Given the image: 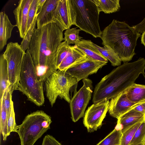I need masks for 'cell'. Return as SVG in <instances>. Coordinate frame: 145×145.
<instances>
[{"instance_id": "74e56055", "label": "cell", "mask_w": 145, "mask_h": 145, "mask_svg": "<svg viewBox=\"0 0 145 145\" xmlns=\"http://www.w3.org/2000/svg\"><path fill=\"white\" fill-rule=\"evenodd\" d=\"M141 144H145V137L144 138V139L143 140V141H142Z\"/></svg>"}, {"instance_id": "5b68a950", "label": "cell", "mask_w": 145, "mask_h": 145, "mask_svg": "<svg viewBox=\"0 0 145 145\" xmlns=\"http://www.w3.org/2000/svg\"><path fill=\"white\" fill-rule=\"evenodd\" d=\"M51 117L42 110H37L27 115L18 126L17 132L21 145H33L50 127Z\"/></svg>"}, {"instance_id": "ac0fdd59", "label": "cell", "mask_w": 145, "mask_h": 145, "mask_svg": "<svg viewBox=\"0 0 145 145\" xmlns=\"http://www.w3.org/2000/svg\"><path fill=\"white\" fill-rule=\"evenodd\" d=\"M16 26L12 25L5 12L0 13V50H2L11 35L12 30Z\"/></svg>"}, {"instance_id": "2e32d148", "label": "cell", "mask_w": 145, "mask_h": 145, "mask_svg": "<svg viewBox=\"0 0 145 145\" xmlns=\"http://www.w3.org/2000/svg\"><path fill=\"white\" fill-rule=\"evenodd\" d=\"M144 120V114L131 109L118 119L115 128L121 130L122 133L137 123Z\"/></svg>"}, {"instance_id": "8d00e7d4", "label": "cell", "mask_w": 145, "mask_h": 145, "mask_svg": "<svg viewBox=\"0 0 145 145\" xmlns=\"http://www.w3.org/2000/svg\"><path fill=\"white\" fill-rule=\"evenodd\" d=\"M141 43L145 47V31L143 32L141 35Z\"/></svg>"}, {"instance_id": "7402d4cb", "label": "cell", "mask_w": 145, "mask_h": 145, "mask_svg": "<svg viewBox=\"0 0 145 145\" xmlns=\"http://www.w3.org/2000/svg\"><path fill=\"white\" fill-rule=\"evenodd\" d=\"M94 45L102 54L109 61L112 65L119 66L121 65V60L113 49L106 46L101 47L95 44Z\"/></svg>"}, {"instance_id": "7c38bea8", "label": "cell", "mask_w": 145, "mask_h": 145, "mask_svg": "<svg viewBox=\"0 0 145 145\" xmlns=\"http://www.w3.org/2000/svg\"><path fill=\"white\" fill-rule=\"evenodd\" d=\"M140 103H136L130 101L123 91L110 99L108 112L111 116L118 119Z\"/></svg>"}, {"instance_id": "b9f144b4", "label": "cell", "mask_w": 145, "mask_h": 145, "mask_svg": "<svg viewBox=\"0 0 145 145\" xmlns=\"http://www.w3.org/2000/svg\"></svg>"}, {"instance_id": "4dcf8cb0", "label": "cell", "mask_w": 145, "mask_h": 145, "mask_svg": "<svg viewBox=\"0 0 145 145\" xmlns=\"http://www.w3.org/2000/svg\"><path fill=\"white\" fill-rule=\"evenodd\" d=\"M18 126L16 124L15 121L14 104L12 99L10 112L7 123V129L8 136L10 135V133L11 132H17Z\"/></svg>"}, {"instance_id": "52a82bcc", "label": "cell", "mask_w": 145, "mask_h": 145, "mask_svg": "<svg viewBox=\"0 0 145 145\" xmlns=\"http://www.w3.org/2000/svg\"><path fill=\"white\" fill-rule=\"evenodd\" d=\"M26 53L17 42H10L3 54L7 61L8 81L12 91L17 90L21 69Z\"/></svg>"}, {"instance_id": "836d02e7", "label": "cell", "mask_w": 145, "mask_h": 145, "mask_svg": "<svg viewBox=\"0 0 145 145\" xmlns=\"http://www.w3.org/2000/svg\"><path fill=\"white\" fill-rule=\"evenodd\" d=\"M131 109L144 114H145V100L133 106Z\"/></svg>"}, {"instance_id": "d590c367", "label": "cell", "mask_w": 145, "mask_h": 145, "mask_svg": "<svg viewBox=\"0 0 145 145\" xmlns=\"http://www.w3.org/2000/svg\"><path fill=\"white\" fill-rule=\"evenodd\" d=\"M46 0H38L37 4L38 14L40 11Z\"/></svg>"}, {"instance_id": "5bb4252c", "label": "cell", "mask_w": 145, "mask_h": 145, "mask_svg": "<svg viewBox=\"0 0 145 145\" xmlns=\"http://www.w3.org/2000/svg\"><path fill=\"white\" fill-rule=\"evenodd\" d=\"M59 0H46L37 18V28L54 23L53 13Z\"/></svg>"}, {"instance_id": "8fae6325", "label": "cell", "mask_w": 145, "mask_h": 145, "mask_svg": "<svg viewBox=\"0 0 145 145\" xmlns=\"http://www.w3.org/2000/svg\"><path fill=\"white\" fill-rule=\"evenodd\" d=\"M107 63L89 58L64 71L76 78L79 82L80 80L87 78L89 75L96 73Z\"/></svg>"}, {"instance_id": "44dd1931", "label": "cell", "mask_w": 145, "mask_h": 145, "mask_svg": "<svg viewBox=\"0 0 145 145\" xmlns=\"http://www.w3.org/2000/svg\"><path fill=\"white\" fill-rule=\"evenodd\" d=\"M9 83L7 63L2 54L0 57V100Z\"/></svg>"}, {"instance_id": "cb8c5ba5", "label": "cell", "mask_w": 145, "mask_h": 145, "mask_svg": "<svg viewBox=\"0 0 145 145\" xmlns=\"http://www.w3.org/2000/svg\"><path fill=\"white\" fill-rule=\"evenodd\" d=\"M122 135L121 131L115 128L112 131L97 145H120Z\"/></svg>"}, {"instance_id": "3957f363", "label": "cell", "mask_w": 145, "mask_h": 145, "mask_svg": "<svg viewBox=\"0 0 145 145\" xmlns=\"http://www.w3.org/2000/svg\"><path fill=\"white\" fill-rule=\"evenodd\" d=\"M141 37L140 33L125 22L114 19L102 31L100 38L103 46L113 49L121 61L125 63L131 61L136 54L137 41Z\"/></svg>"}, {"instance_id": "f1b7e54d", "label": "cell", "mask_w": 145, "mask_h": 145, "mask_svg": "<svg viewBox=\"0 0 145 145\" xmlns=\"http://www.w3.org/2000/svg\"><path fill=\"white\" fill-rule=\"evenodd\" d=\"M37 16L35 18L30 29L25 37L23 39L20 45L25 52L29 48L31 41L36 29L35 27L37 24Z\"/></svg>"}, {"instance_id": "d6986e66", "label": "cell", "mask_w": 145, "mask_h": 145, "mask_svg": "<svg viewBox=\"0 0 145 145\" xmlns=\"http://www.w3.org/2000/svg\"><path fill=\"white\" fill-rule=\"evenodd\" d=\"M124 92L133 102L138 103L145 100V85L134 83Z\"/></svg>"}, {"instance_id": "6da1fadb", "label": "cell", "mask_w": 145, "mask_h": 145, "mask_svg": "<svg viewBox=\"0 0 145 145\" xmlns=\"http://www.w3.org/2000/svg\"><path fill=\"white\" fill-rule=\"evenodd\" d=\"M64 40L63 32L54 23L36 28L29 48L39 79L46 78L57 70L56 52Z\"/></svg>"}, {"instance_id": "e575fe53", "label": "cell", "mask_w": 145, "mask_h": 145, "mask_svg": "<svg viewBox=\"0 0 145 145\" xmlns=\"http://www.w3.org/2000/svg\"><path fill=\"white\" fill-rule=\"evenodd\" d=\"M132 27L135 29L139 33H143L145 31V17L139 24Z\"/></svg>"}, {"instance_id": "ffe728a7", "label": "cell", "mask_w": 145, "mask_h": 145, "mask_svg": "<svg viewBox=\"0 0 145 145\" xmlns=\"http://www.w3.org/2000/svg\"><path fill=\"white\" fill-rule=\"evenodd\" d=\"M99 12L110 14L118 11L120 8V0H93Z\"/></svg>"}, {"instance_id": "484cf974", "label": "cell", "mask_w": 145, "mask_h": 145, "mask_svg": "<svg viewBox=\"0 0 145 145\" xmlns=\"http://www.w3.org/2000/svg\"><path fill=\"white\" fill-rule=\"evenodd\" d=\"M75 47V45H68L64 41L59 45L56 52V59L57 68L69 53Z\"/></svg>"}, {"instance_id": "ba28073f", "label": "cell", "mask_w": 145, "mask_h": 145, "mask_svg": "<svg viewBox=\"0 0 145 145\" xmlns=\"http://www.w3.org/2000/svg\"><path fill=\"white\" fill-rule=\"evenodd\" d=\"M82 82L83 86L74 94L70 103L71 118L74 122L84 116L93 92L92 81L87 78L82 80Z\"/></svg>"}, {"instance_id": "ab89813d", "label": "cell", "mask_w": 145, "mask_h": 145, "mask_svg": "<svg viewBox=\"0 0 145 145\" xmlns=\"http://www.w3.org/2000/svg\"><path fill=\"white\" fill-rule=\"evenodd\" d=\"M144 120L145 121V114H144Z\"/></svg>"}, {"instance_id": "9c48e42d", "label": "cell", "mask_w": 145, "mask_h": 145, "mask_svg": "<svg viewBox=\"0 0 145 145\" xmlns=\"http://www.w3.org/2000/svg\"><path fill=\"white\" fill-rule=\"evenodd\" d=\"M109 103V100H103L88 107L83 119L84 124L88 132H93L101 127L108 111Z\"/></svg>"}, {"instance_id": "30bf717a", "label": "cell", "mask_w": 145, "mask_h": 145, "mask_svg": "<svg viewBox=\"0 0 145 145\" xmlns=\"http://www.w3.org/2000/svg\"><path fill=\"white\" fill-rule=\"evenodd\" d=\"M76 14L71 0H59L53 15V20L63 32L75 25Z\"/></svg>"}, {"instance_id": "9a60e30c", "label": "cell", "mask_w": 145, "mask_h": 145, "mask_svg": "<svg viewBox=\"0 0 145 145\" xmlns=\"http://www.w3.org/2000/svg\"><path fill=\"white\" fill-rule=\"evenodd\" d=\"M74 45L76 48L88 57L96 60L107 63L108 60L104 57L90 40L82 39Z\"/></svg>"}, {"instance_id": "8992f818", "label": "cell", "mask_w": 145, "mask_h": 145, "mask_svg": "<svg viewBox=\"0 0 145 145\" xmlns=\"http://www.w3.org/2000/svg\"><path fill=\"white\" fill-rule=\"evenodd\" d=\"M76 14L75 25L96 38L102 33L99 22L100 12L93 0H71Z\"/></svg>"}, {"instance_id": "d6a6232c", "label": "cell", "mask_w": 145, "mask_h": 145, "mask_svg": "<svg viewBox=\"0 0 145 145\" xmlns=\"http://www.w3.org/2000/svg\"><path fill=\"white\" fill-rule=\"evenodd\" d=\"M42 145H62L52 136L47 135L44 138Z\"/></svg>"}, {"instance_id": "83f0119b", "label": "cell", "mask_w": 145, "mask_h": 145, "mask_svg": "<svg viewBox=\"0 0 145 145\" xmlns=\"http://www.w3.org/2000/svg\"><path fill=\"white\" fill-rule=\"evenodd\" d=\"M38 0H32L29 9L27 25L26 34L30 29L35 18L37 16Z\"/></svg>"}, {"instance_id": "d4e9b609", "label": "cell", "mask_w": 145, "mask_h": 145, "mask_svg": "<svg viewBox=\"0 0 145 145\" xmlns=\"http://www.w3.org/2000/svg\"><path fill=\"white\" fill-rule=\"evenodd\" d=\"M144 121L137 123L122 133L120 145H129L136 131Z\"/></svg>"}, {"instance_id": "603a6c76", "label": "cell", "mask_w": 145, "mask_h": 145, "mask_svg": "<svg viewBox=\"0 0 145 145\" xmlns=\"http://www.w3.org/2000/svg\"><path fill=\"white\" fill-rule=\"evenodd\" d=\"M0 132L2 135L3 140L5 141L8 136L7 129L8 116L4 105L2 98L0 100Z\"/></svg>"}, {"instance_id": "e0dca14e", "label": "cell", "mask_w": 145, "mask_h": 145, "mask_svg": "<svg viewBox=\"0 0 145 145\" xmlns=\"http://www.w3.org/2000/svg\"><path fill=\"white\" fill-rule=\"evenodd\" d=\"M89 58L76 48L72 49L57 67V69L65 71L69 68Z\"/></svg>"}, {"instance_id": "f35d334b", "label": "cell", "mask_w": 145, "mask_h": 145, "mask_svg": "<svg viewBox=\"0 0 145 145\" xmlns=\"http://www.w3.org/2000/svg\"><path fill=\"white\" fill-rule=\"evenodd\" d=\"M138 145H145V144H140Z\"/></svg>"}, {"instance_id": "4fadbf2b", "label": "cell", "mask_w": 145, "mask_h": 145, "mask_svg": "<svg viewBox=\"0 0 145 145\" xmlns=\"http://www.w3.org/2000/svg\"><path fill=\"white\" fill-rule=\"evenodd\" d=\"M32 0H20L18 5L14 10L16 25L20 37L23 39L26 35L28 13Z\"/></svg>"}, {"instance_id": "7a4b0ae2", "label": "cell", "mask_w": 145, "mask_h": 145, "mask_svg": "<svg viewBox=\"0 0 145 145\" xmlns=\"http://www.w3.org/2000/svg\"><path fill=\"white\" fill-rule=\"evenodd\" d=\"M145 59L140 57L131 63L125 62L114 69L96 85L92 101L109 100L124 91L135 83L140 74L145 75Z\"/></svg>"}, {"instance_id": "f546056e", "label": "cell", "mask_w": 145, "mask_h": 145, "mask_svg": "<svg viewBox=\"0 0 145 145\" xmlns=\"http://www.w3.org/2000/svg\"><path fill=\"white\" fill-rule=\"evenodd\" d=\"M145 137V121L142 122L137 130L129 145H138L141 144Z\"/></svg>"}, {"instance_id": "4316f807", "label": "cell", "mask_w": 145, "mask_h": 145, "mask_svg": "<svg viewBox=\"0 0 145 145\" xmlns=\"http://www.w3.org/2000/svg\"><path fill=\"white\" fill-rule=\"evenodd\" d=\"M80 30V29H77L76 27L66 30L64 33V40L69 45L71 44H75L82 38L79 35Z\"/></svg>"}, {"instance_id": "60d3db41", "label": "cell", "mask_w": 145, "mask_h": 145, "mask_svg": "<svg viewBox=\"0 0 145 145\" xmlns=\"http://www.w3.org/2000/svg\"><path fill=\"white\" fill-rule=\"evenodd\" d=\"M144 76V78H145V75Z\"/></svg>"}, {"instance_id": "1f68e13d", "label": "cell", "mask_w": 145, "mask_h": 145, "mask_svg": "<svg viewBox=\"0 0 145 145\" xmlns=\"http://www.w3.org/2000/svg\"><path fill=\"white\" fill-rule=\"evenodd\" d=\"M12 91L10 86L9 83L2 97L3 104L7 110L8 115H9L11 106V100L12 99Z\"/></svg>"}, {"instance_id": "277c9868", "label": "cell", "mask_w": 145, "mask_h": 145, "mask_svg": "<svg viewBox=\"0 0 145 145\" xmlns=\"http://www.w3.org/2000/svg\"><path fill=\"white\" fill-rule=\"evenodd\" d=\"M43 84L38 77L28 49L23 58L17 90L25 95L29 101L41 106L45 101Z\"/></svg>"}]
</instances>
